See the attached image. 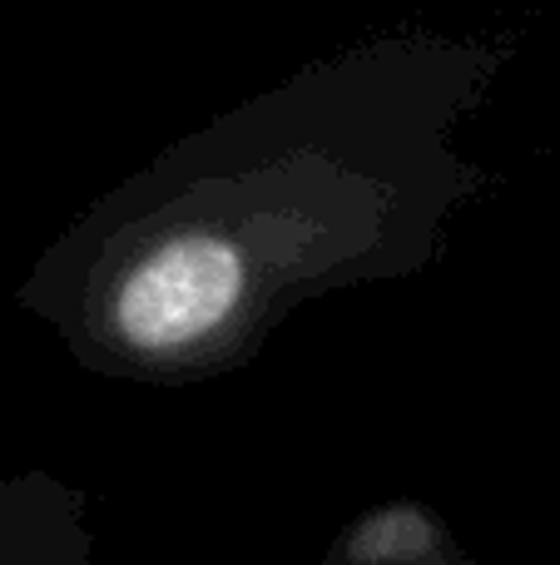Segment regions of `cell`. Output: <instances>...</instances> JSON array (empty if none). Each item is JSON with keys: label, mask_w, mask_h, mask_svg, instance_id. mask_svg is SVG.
Listing matches in <instances>:
<instances>
[{"label": "cell", "mask_w": 560, "mask_h": 565, "mask_svg": "<svg viewBox=\"0 0 560 565\" xmlns=\"http://www.w3.org/2000/svg\"><path fill=\"white\" fill-rule=\"evenodd\" d=\"M511 45L392 30L238 99L89 199L20 282L85 372L194 387L303 302L422 278L486 174L462 125Z\"/></svg>", "instance_id": "6da1fadb"}, {"label": "cell", "mask_w": 560, "mask_h": 565, "mask_svg": "<svg viewBox=\"0 0 560 565\" xmlns=\"http://www.w3.org/2000/svg\"><path fill=\"white\" fill-rule=\"evenodd\" d=\"M85 497L45 471L0 477V565H89Z\"/></svg>", "instance_id": "7a4b0ae2"}, {"label": "cell", "mask_w": 560, "mask_h": 565, "mask_svg": "<svg viewBox=\"0 0 560 565\" xmlns=\"http://www.w3.org/2000/svg\"><path fill=\"white\" fill-rule=\"evenodd\" d=\"M313 565H476V556L456 546V536L432 507L387 501L347 521Z\"/></svg>", "instance_id": "3957f363"}]
</instances>
